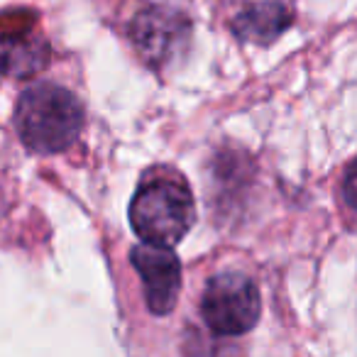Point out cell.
<instances>
[{
    "instance_id": "cell-1",
    "label": "cell",
    "mask_w": 357,
    "mask_h": 357,
    "mask_svg": "<svg viewBox=\"0 0 357 357\" xmlns=\"http://www.w3.org/2000/svg\"><path fill=\"white\" fill-rule=\"evenodd\" d=\"M128 215L139 240L174 248L194 228V191L184 174L159 164L139 176Z\"/></svg>"
},
{
    "instance_id": "cell-2",
    "label": "cell",
    "mask_w": 357,
    "mask_h": 357,
    "mask_svg": "<svg viewBox=\"0 0 357 357\" xmlns=\"http://www.w3.org/2000/svg\"><path fill=\"white\" fill-rule=\"evenodd\" d=\"M84 105L59 84L27 86L15 105V128L22 144L37 154H59L79 139L84 130Z\"/></svg>"
},
{
    "instance_id": "cell-3",
    "label": "cell",
    "mask_w": 357,
    "mask_h": 357,
    "mask_svg": "<svg viewBox=\"0 0 357 357\" xmlns=\"http://www.w3.org/2000/svg\"><path fill=\"white\" fill-rule=\"evenodd\" d=\"M199 313L215 335H245L257 326L262 313L259 287L240 269H223L204 284Z\"/></svg>"
},
{
    "instance_id": "cell-4",
    "label": "cell",
    "mask_w": 357,
    "mask_h": 357,
    "mask_svg": "<svg viewBox=\"0 0 357 357\" xmlns=\"http://www.w3.org/2000/svg\"><path fill=\"white\" fill-rule=\"evenodd\" d=\"M50 42L32 13L10 10L0 15V76L32 79L50 64Z\"/></svg>"
},
{
    "instance_id": "cell-5",
    "label": "cell",
    "mask_w": 357,
    "mask_h": 357,
    "mask_svg": "<svg viewBox=\"0 0 357 357\" xmlns=\"http://www.w3.org/2000/svg\"><path fill=\"white\" fill-rule=\"evenodd\" d=\"M130 264L137 274L144 308L152 316L167 318L181 294V264L174 250L142 240L130 250Z\"/></svg>"
},
{
    "instance_id": "cell-6",
    "label": "cell",
    "mask_w": 357,
    "mask_h": 357,
    "mask_svg": "<svg viewBox=\"0 0 357 357\" xmlns=\"http://www.w3.org/2000/svg\"><path fill=\"white\" fill-rule=\"evenodd\" d=\"M186 30H189V25L178 13L152 8L135 20L132 40L144 59L149 64H157V61H167L172 52L184 42Z\"/></svg>"
},
{
    "instance_id": "cell-7",
    "label": "cell",
    "mask_w": 357,
    "mask_h": 357,
    "mask_svg": "<svg viewBox=\"0 0 357 357\" xmlns=\"http://www.w3.org/2000/svg\"><path fill=\"white\" fill-rule=\"evenodd\" d=\"M289 22V13L279 3H257L250 10L240 13L235 20V35L240 40L259 42V45H269L284 32Z\"/></svg>"
},
{
    "instance_id": "cell-8",
    "label": "cell",
    "mask_w": 357,
    "mask_h": 357,
    "mask_svg": "<svg viewBox=\"0 0 357 357\" xmlns=\"http://www.w3.org/2000/svg\"><path fill=\"white\" fill-rule=\"evenodd\" d=\"M340 201L352 215H357V157L347 162L340 176Z\"/></svg>"
}]
</instances>
